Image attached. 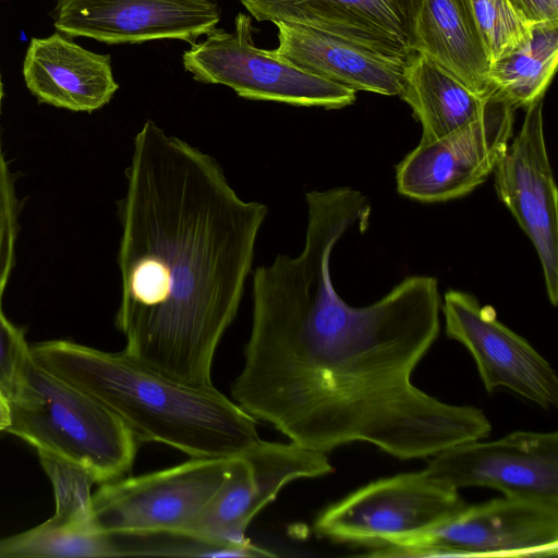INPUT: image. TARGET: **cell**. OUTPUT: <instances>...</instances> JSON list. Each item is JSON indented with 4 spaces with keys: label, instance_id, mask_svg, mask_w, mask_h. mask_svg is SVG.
<instances>
[{
    "label": "cell",
    "instance_id": "1",
    "mask_svg": "<svg viewBox=\"0 0 558 558\" xmlns=\"http://www.w3.org/2000/svg\"><path fill=\"white\" fill-rule=\"evenodd\" d=\"M340 238L333 223L311 221L300 254L255 269L232 400L325 453L363 441L400 460L422 459L489 435L483 410L446 403L412 381L440 330L437 279L410 276L378 301L352 306L330 276Z\"/></svg>",
    "mask_w": 558,
    "mask_h": 558
},
{
    "label": "cell",
    "instance_id": "2",
    "mask_svg": "<svg viewBox=\"0 0 558 558\" xmlns=\"http://www.w3.org/2000/svg\"><path fill=\"white\" fill-rule=\"evenodd\" d=\"M116 316L125 351L185 385L213 388L268 208L243 199L210 155L147 120L134 137Z\"/></svg>",
    "mask_w": 558,
    "mask_h": 558
},
{
    "label": "cell",
    "instance_id": "3",
    "mask_svg": "<svg viewBox=\"0 0 558 558\" xmlns=\"http://www.w3.org/2000/svg\"><path fill=\"white\" fill-rule=\"evenodd\" d=\"M41 365L110 409L140 442L192 458H229L258 439L257 420L215 387L177 381L121 352L65 340L29 345Z\"/></svg>",
    "mask_w": 558,
    "mask_h": 558
},
{
    "label": "cell",
    "instance_id": "4",
    "mask_svg": "<svg viewBox=\"0 0 558 558\" xmlns=\"http://www.w3.org/2000/svg\"><path fill=\"white\" fill-rule=\"evenodd\" d=\"M7 432L86 469L97 483L126 476L140 441L104 403L29 353L9 396Z\"/></svg>",
    "mask_w": 558,
    "mask_h": 558
},
{
    "label": "cell",
    "instance_id": "5",
    "mask_svg": "<svg viewBox=\"0 0 558 558\" xmlns=\"http://www.w3.org/2000/svg\"><path fill=\"white\" fill-rule=\"evenodd\" d=\"M230 471V457L192 458L163 470L102 483L92 495L95 532L184 536Z\"/></svg>",
    "mask_w": 558,
    "mask_h": 558
},
{
    "label": "cell",
    "instance_id": "6",
    "mask_svg": "<svg viewBox=\"0 0 558 558\" xmlns=\"http://www.w3.org/2000/svg\"><path fill=\"white\" fill-rule=\"evenodd\" d=\"M252 35L251 16L239 13L232 32L216 27L184 51V69L197 82L228 86L252 100L325 109L354 102L355 90L298 66L276 49L257 47Z\"/></svg>",
    "mask_w": 558,
    "mask_h": 558
},
{
    "label": "cell",
    "instance_id": "7",
    "mask_svg": "<svg viewBox=\"0 0 558 558\" xmlns=\"http://www.w3.org/2000/svg\"><path fill=\"white\" fill-rule=\"evenodd\" d=\"M466 506L458 489L425 470L373 481L329 505L315 532L335 542L395 545L427 532Z\"/></svg>",
    "mask_w": 558,
    "mask_h": 558
},
{
    "label": "cell",
    "instance_id": "8",
    "mask_svg": "<svg viewBox=\"0 0 558 558\" xmlns=\"http://www.w3.org/2000/svg\"><path fill=\"white\" fill-rule=\"evenodd\" d=\"M373 557H556L558 501L504 496L469 506L442 524Z\"/></svg>",
    "mask_w": 558,
    "mask_h": 558
},
{
    "label": "cell",
    "instance_id": "9",
    "mask_svg": "<svg viewBox=\"0 0 558 558\" xmlns=\"http://www.w3.org/2000/svg\"><path fill=\"white\" fill-rule=\"evenodd\" d=\"M333 472L327 454L260 438L230 457L225 483L184 536L220 545L250 543L245 532L256 514L290 482Z\"/></svg>",
    "mask_w": 558,
    "mask_h": 558
},
{
    "label": "cell",
    "instance_id": "10",
    "mask_svg": "<svg viewBox=\"0 0 558 558\" xmlns=\"http://www.w3.org/2000/svg\"><path fill=\"white\" fill-rule=\"evenodd\" d=\"M514 108L490 97L463 128L421 142L397 166L398 192L425 203L459 198L494 171L512 136Z\"/></svg>",
    "mask_w": 558,
    "mask_h": 558
},
{
    "label": "cell",
    "instance_id": "11",
    "mask_svg": "<svg viewBox=\"0 0 558 558\" xmlns=\"http://www.w3.org/2000/svg\"><path fill=\"white\" fill-rule=\"evenodd\" d=\"M424 470L458 490L486 487L558 501V433L518 430L493 441L460 442L433 456Z\"/></svg>",
    "mask_w": 558,
    "mask_h": 558
},
{
    "label": "cell",
    "instance_id": "12",
    "mask_svg": "<svg viewBox=\"0 0 558 558\" xmlns=\"http://www.w3.org/2000/svg\"><path fill=\"white\" fill-rule=\"evenodd\" d=\"M446 333L473 356L487 392L505 387L544 409L558 405V377L549 362L523 337L466 292L445 293Z\"/></svg>",
    "mask_w": 558,
    "mask_h": 558
},
{
    "label": "cell",
    "instance_id": "13",
    "mask_svg": "<svg viewBox=\"0 0 558 558\" xmlns=\"http://www.w3.org/2000/svg\"><path fill=\"white\" fill-rule=\"evenodd\" d=\"M494 169L495 189L534 245L549 302L558 304V191L546 148L543 97Z\"/></svg>",
    "mask_w": 558,
    "mask_h": 558
},
{
    "label": "cell",
    "instance_id": "14",
    "mask_svg": "<svg viewBox=\"0 0 558 558\" xmlns=\"http://www.w3.org/2000/svg\"><path fill=\"white\" fill-rule=\"evenodd\" d=\"M221 19L218 0H57L61 34L109 45L180 39L194 45Z\"/></svg>",
    "mask_w": 558,
    "mask_h": 558
},
{
    "label": "cell",
    "instance_id": "15",
    "mask_svg": "<svg viewBox=\"0 0 558 558\" xmlns=\"http://www.w3.org/2000/svg\"><path fill=\"white\" fill-rule=\"evenodd\" d=\"M259 22H287L407 62L415 53L421 0H240Z\"/></svg>",
    "mask_w": 558,
    "mask_h": 558
},
{
    "label": "cell",
    "instance_id": "16",
    "mask_svg": "<svg viewBox=\"0 0 558 558\" xmlns=\"http://www.w3.org/2000/svg\"><path fill=\"white\" fill-rule=\"evenodd\" d=\"M23 76L40 102L72 111H95L119 88L110 56L86 50L59 33L31 40Z\"/></svg>",
    "mask_w": 558,
    "mask_h": 558
},
{
    "label": "cell",
    "instance_id": "17",
    "mask_svg": "<svg viewBox=\"0 0 558 558\" xmlns=\"http://www.w3.org/2000/svg\"><path fill=\"white\" fill-rule=\"evenodd\" d=\"M275 25L276 50L298 66L355 92L401 95L405 62L310 26L287 22Z\"/></svg>",
    "mask_w": 558,
    "mask_h": 558
},
{
    "label": "cell",
    "instance_id": "18",
    "mask_svg": "<svg viewBox=\"0 0 558 558\" xmlns=\"http://www.w3.org/2000/svg\"><path fill=\"white\" fill-rule=\"evenodd\" d=\"M415 52L435 61L474 93L490 97L486 80L489 63L470 0H421Z\"/></svg>",
    "mask_w": 558,
    "mask_h": 558
},
{
    "label": "cell",
    "instance_id": "19",
    "mask_svg": "<svg viewBox=\"0 0 558 558\" xmlns=\"http://www.w3.org/2000/svg\"><path fill=\"white\" fill-rule=\"evenodd\" d=\"M422 125L421 142H432L475 120L490 97L471 90L428 57L415 52L404 65L400 95Z\"/></svg>",
    "mask_w": 558,
    "mask_h": 558
},
{
    "label": "cell",
    "instance_id": "20",
    "mask_svg": "<svg viewBox=\"0 0 558 558\" xmlns=\"http://www.w3.org/2000/svg\"><path fill=\"white\" fill-rule=\"evenodd\" d=\"M558 63V21L532 24L529 41L488 66L489 96L514 109L544 96Z\"/></svg>",
    "mask_w": 558,
    "mask_h": 558
},
{
    "label": "cell",
    "instance_id": "21",
    "mask_svg": "<svg viewBox=\"0 0 558 558\" xmlns=\"http://www.w3.org/2000/svg\"><path fill=\"white\" fill-rule=\"evenodd\" d=\"M125 544L118 535L64 532L45 523L0 541V557H120Z\"/></svg>",
    "mask_w": 558,
    "mask_h": 558
},
{
    "label": "cell",
    "instance_id": "22",
    "mask_svg": "<svg viewBox=\"0 0 558 558\" xmlns=\"http://www.w3.org/2000/svg\"><path fill=\"white\" fill-rule=\"evenodd\" d=\"M52 484L56 512L44 522L64 532H95L92 529V493L95 477L84 468L45 451H37Z\"/></svg>",
    "mask_w": 558,
    "mask_h": 558
},
{
    "label": "cell",
    "instance_id": "23",
    "mask_svg": "<svg viewBox=\"0 0 558 558\" xmlns=\"http://www.w3.org/2000/svg\"><path fill=\"white\" fill-rule=\"evenodd\" d=\"M470 3L489 65L529 41L532 24L510 0H470Z\"/></svg>",
    "mask_w": 558,
    "mask_h": 558
},
{
    "label": "cell",
    "instance_id": "24",
    "mask_svg": "<svg viewBox=\"0 0 558 558\" xmlns=\"http://www.w3.org/2000/svg\"><path fill=\"white\" fill-rule=\"evenodd\" d=\"M19 203L0 140V308L15 255Z\"/></svg>",
    "mask_w": 558,
    "mask_h": 558
},
{
    "label": "cell",
    "instance_id": "25",
    "mask_svg": "<svg viewBox=\"0 0 558 558\" xmlns=\"http://www.w3.org/2000/svg\"><path fill=\"white\" fill-rule=\"evenodd\" d=\"M31 353L24 330L13 325L0 308V390L11 395Z\"/></svg>",
    "mask_w": 558,
    "mask_h": 558
},
{
    "label": "cell",
    "instance_id": "26",
    "mask_svg": "<svg viewBox=\"0 0 558 558\" xmlns=\"http://www.w3.org/2000/svg\"><path fill=\"white\" fill-rule=\"evenodd\" d=\"M531 23L558 21V0H510Z\"/></svg>",
    "mask_w": 558,
    "mask_h": 558
},
{
    "label": "cell",
    "instance_id": "27",
    "mask_svg": "<svg viewBox=\"0 0 558 558\" xmlns=\"http://www.w3.org/2000/svg\"><path fill=\"white\" fill-rule=\"evenodd\" d=\"M11 425V404L9 397L0 390V430H7Z\"/></svg>",
    "mask_w": 558,
    "mask_h": 558
},
{
    "label": "cell",
    "instance_id": "28",
    "mask_svg": "<svg viewBox=\"0 0 558 558\" xmlns=\"http://www.w3.org/2000/svg\"><path fill=\"white\" fill-rule=\"evenodd\" d=\"M2 96H3V88H2V82H1V75H0V110H1Z\"/></svg>",
    "mask_w": 558,
    "mask_h": 558
}]
</instances>
